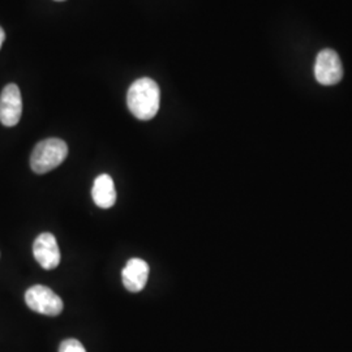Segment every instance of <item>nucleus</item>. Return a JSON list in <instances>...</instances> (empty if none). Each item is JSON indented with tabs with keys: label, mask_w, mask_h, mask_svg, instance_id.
<instances>
[{
	"label": "nucleus",
	"mask_w": 352,
	"mask_h": 352,
	"mask_svg": "<svg viewBox=\"0 0 352 352\" xmlns=\"http://www.w3.org/2000/svg\"><path fill=\"white\" fill-rule=\"evenodd\" d=\"M126 104L140 120H151L160 111L161 90L158 84L148 77L136 80L128 89Z\"/></svg>",
	"instance_id": "obj_1"
},
{
	"label": "nucleus",
	"mask_w": 352,
	"mask_h": 352,
	"mask_svg": "<svg viewBox=\"0 0 352 352\" xmlns=\"http://www.w3.org/2000/svg\"><path fill=\"white\" fill-rule=\"evenodd\" d=\"M68 155V145L60 139L38 142L30 155V167L36 174H46L63 164Z\"/></svg>",
	"instance_id": "obj_2"
},
{
	"label": "nucleus",
	"mask_w": 352,
	"mask_h": 352,
	"mask_svg": "<svg viewBox=\"0 0 352 352\" xmlns=\"http://www.w3.org/2000/svg\"><path fill=\"white\" fill-rule=\"evenodd\" d=\"M25 302L32 311L41 315L54 317L63 312L64 304L60 296L43 285H36L28 289Z\"/></svg>",
	"instance_id": "obj_3"
},
{
	"label": "nucleus",
	"mask_w": 352,
	"mask_h": 352,
	"mask_svg": "<svg viewBox=\"0 0 352 352\" xmlns=\"http://www.w3.org/2000/svg\"><path fill=\"white\" fill-rule=\"evenodd\" d=\"M316 80L325 87L338 84L343 77L340 55L331 49L320 51L315 63Z\"/></svg>",
	"instance_id": "obj_4"
},
{
	"label": "nucleus",
	"mask_w": 352,
	"mask_h": 352,
	"mask_svg": "<svg viewBox=\"0 0 352 352\" xmlns=\"http://www.w3.org/2000/svg\"><path fill=\"white\" fill-rule=\"evenodd\" d=\"M23 115V98L16 84H8L0 94V123L14 126Z\"/></svg>",
	"instance_id": "obj_5"
},
{
	"label": "nucleus",
	"mask_w": 352,
	"mask_h": 352,
	"mask_svg": "<svg viewBox=\"0 0 352 352\" xmlns=\"http://www.w3.org/2000/svg\"><path fill=\"white\" fill-rule=\"evenodd\" d=\"M33 254L46 270H54L60 264V251L56 238L51 232H42L33 244Z\"/></svg>",
	"instance_id": "obj_6"
},
{
	"label": "nucleus",
	"mask_w": 352,
	"mask_h": 352,
	"mask_svg": "<svg viewBox=\"0 0 352 352\" xmlns=\"http://www.w3.org/2000/svg\"><path fill=\"white\" fill-rule=\"evenodd\" d=\"M151 267L141 258H131L122 270L123 285L129 292H140L148 283Z\"/></svg>",
	"instance_id": "obj_7"
},
{
	"label": "nucleus",
	"mask_w": 352,
	"mask_h": 352,
	"mask_svg": "<svg viewBox=\"0 0 352 352\" xmlns=\"http://www.w3.org/2000/svg\"><path fill=\"white\" fill-rule=\"evenodd\" d=\"M91 197L101 209H110L116 202V189L113 177L107 174L97 176L91 189Z\"/></svg>",
	"instance_id": "obj_8"
},
{
	"label": "nucleus",
	"mask_w": 352,
	"mask_h": 352,
	"mask_svg": "<svg viewBox=\"0 0 352 352\" xmlns=\"http://www.w3.org/2000/svg\"><path fill=\"white\" fill-rule=\"evenodd\" d=\"M59 352H87V350L80 340L71 338V340H63L60 343Z\"/></svg>",
	"instance_id": "obj_9"
},
{
	"label": "nucleus",
	"mask_w": 352,
	"mask_h": 352,
	"mask_svg": "<svg viewBox=\"0 0 352 352\" xmlns=\"http://www.w3.org/2000/svg\"><path fill=\"white\" fill-rule=\"evenodd\" d=\"M4 39H6V33H4V30H3V28L0 26V49H1V46H3V43H4Z\"/></svg>",
	"instance_id": "obj_10"
},
{
	"label": "nucleus",
	"mask_w": 352,
	"mask_h": 352,
	"mask_svg": "<svg viewBox=\"0 0 352 352\" xmlns=\"http://www.w3.org/2000/svg\"><path fill=\"white\" fill-rule=\"evenodd\" d=\"M56 1H63V0H56Z\"/></svg>",
	"instance_id": "obj_11"
}]
</instances>
